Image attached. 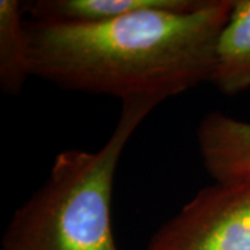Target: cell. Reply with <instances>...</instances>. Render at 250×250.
<instances>
[{"instance_id":"obj_1","label":"cell","mask_w":250,"mask_h":250,"mask_svg":"<svg viewBox=\"0 0 250 250\" xmlns=\"http://www.w3.org/2000/svg\"><path fill=\"white\" fill-rule=\"evenodd\" d=\"M235 0L146 10L95 24H27L32 75L70 90L163 102L208 82Z\"/></svg>"},{"instance_id":"obj_2","label":"cell","mask_w":250,"mask_h":250,"mask_svg":"<svg viewBox=\"0 0 250 250\" xmlns=\"http://www.w3.org/2000/svg\"><path fill=\"white\" fill-rule=\"evenodd\" d=\"M157 104L153 99L125 100L117 125L99 150L59 153L45 184L16 210L1 250H118L111 231L118 161Z\"/></svg>"},{"instance_id":"obj_3","label":"cell","mask_w":250,"mask_h":250,"mask_svg":"<svg viewBox=\"0 0 250 250\" xmlns=\"http://www.w3.org/2000/svg\"><path fill=\"white\" fill-rule=\"evenodd\" d=\"M147 250H250V181L197 192L157 229Z\"/></svg>"},{"instance_id":"obj_4","label":"cell","mask_w":250,"mask_h":250,"mask_svg":"<svg viewBox=\"0 0 250 250\" xmlns=\"http://www.w3.org/2000/svg\"><path fill=\"white\" fill-rule=\"evenodd\" d=\"M199 152L217 184L250 181V123L214 111L197 126Z\"/></svg>"},{"instance_id":"obj_5","label":"cell","mask_w":250,"mask_h":250,"mask_svg":"<svg viewBox=\"0 0 250 250\" xmlns=\"http://www.w3.org/2000/svg\"><path fill=\"white\" fill-rule=\"evenodd\" d=\"M207 0H35L24 3L34 21L62 24H95L146 10L190 11Z\"/></svg>"},{"instance_id":"obj_6","label":"cell","mask_w":250,"mask_h":250,"mask_svg":"<svg viewBox=\"0 0 250 250\" xmlns=\"http://www.w3.org/2000/svg\"><path fill=\"white\" fill-rule=\"evenodd\" d=\"M224 95L250 88V0H235L217 38L210 81Z\"/></svg>"},{"instance_id":"obj_7","label":"cell","mask_w":250,"mask_h":250,"mask_svg":"<svg viewBox=\"0 0 250 250\" xmlns=\"http://www.w3.org/2000/svg\"><path fill=\"white\" fill-rule=\"evenodd\" d=\"M24 14V3L0 0V88L7 95H20L32 75Z\"/></svg>"}]
</instances>
